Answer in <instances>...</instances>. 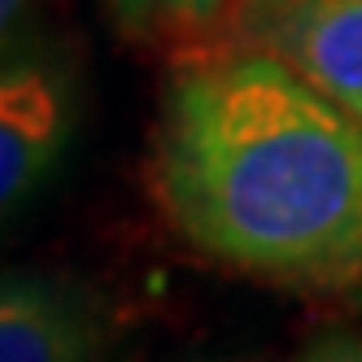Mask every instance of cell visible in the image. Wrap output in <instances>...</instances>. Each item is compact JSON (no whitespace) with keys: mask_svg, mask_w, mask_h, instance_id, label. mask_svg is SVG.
Listing matches in <instances>:
<instances>
[{"mask_svg":"<svg viewBox=\"0 0 362 362\" xmlns=\"http://www.w3.org/2000/svg\"><path fill=\"white\" fill-rule=\"evenodd\" d=\"M153 192L218 267L305 293L362 284V118L262 48L170 79Z\"/></svg>","mask_w":362,"mask_h":362,"instance_id":"6da1fadb","label":"cell"},{"mask_svg":"<svg viewBox=\"0 0 362 362\" xmlns=\"http://www.w3.org/2000/svg\"><path fill=\"white\" fill-rule=\"evenodd\" d=\"M79 127V83L66 57H0V231L62 166Z\"/></svg>","mask_w":362,"mask_h":362,"instance_id":"7a4b0ae2","label":"cell"},{"mask_svg":"<svg viewBox=\"0 0 362 362\" xmlns=\"http://www.w3.org/2000/svg\"><path fill=\"white\" fill-rule=\"evenodd\" d=\"M231 9L245 48L279 57L362 118V0H231Z\"/></svg>","mask_w":362,"mask_h":362,"instance_id":"3957f363","label":"cell"},{"mask_svg":"<svg viewBox=\"0 0 362 362\" xmlns=\"http://www.w3.org/2000/svg\"><path fill=\"white\" fill-rule=\"evenodd\" d=\"M105 323L74 279L53 271L0 275V362H100Z\"/></svg>","mask_w":362,"mask_h":362,"instance_id":"277c9868","label":"cell"},{"mask_svg":"<svg viewBox=\"0 0 362 362\" xmlns=\"http://www.w3.org/2000/svg\"><path fill=\"white\" fill-rule=\"evenodd\" d=\"M293 362H362V332H319Z\"/></svg>","mask_w":362,"mask_h":362,"instance_id":"5b68a950","label":"cell"},{"mask_svg":"<svg viewBox=\"0 0 362 362\" xmlns=\"http://www.w3.org/2000/svg\"><path fill=\"white\" fill-rule=\"evenodd\" d=\"M27 9H31V0H0V57H5V48L13 44Z\"/></svg>","mask_w":362,"mask_h":362,"instance_id":"8992f818","label":"cell"},{"mask_svg":"<svg viewBox=\"0 0 362 362\" xmlns=\"http://www.w3.org/2000/svg\"><path fill=\"white\" fill-rule=\"evenodd\" d=\"M162 9L170 13H188V18H205V13H218L223 5H231V0H158Z\"/></svg>","mask_w":362,"mask_h":362,"instance_id":"52a82bcc","label":"cell"},{"mask_svg":"<svg viewBox=\"0 0 362 362\" xmlns=\"http://www.w3.org/2000/svg\"><path fill=\"white\" fill-rule=\"evenodd\" d=\"M179 362H245V358H214V354H201V358H179Z\"/></svg>","mask_w":362,"mask_h":362,"instance_id":"ba28073f","label":"cell"},{"mask_svg":"<svg viewBox=\"0 0 362 362\" xmlns=\"http://www.w3.org/2000/svg\"><path fill=\"white\" fill-rule=\"evenodd\" d=\"M354 301H358V305H362V284H358V288H354Z\"/></svg>","mask_w":362,"mask_h":362,"instance_id":"9c48e42d","label":"cell"}]
</instances>
